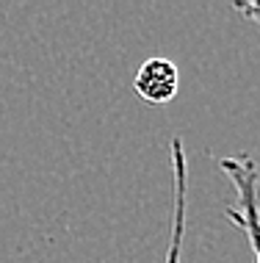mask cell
<instances>
[{"mask_svg": "<svg viewBox=\"0 0 260 263\" xmlns=\"http://www.w3.org/2000/svg\"><path fill=\"white\" fill-rule=\"evenodd\" d=\"M133 89L142 100L152 103V105H164L172 103L177 97L180 89V72L177 64L169 59H147L136 72V81H133Z\"/></svg>", "mask_w": 260, "mask_h": 263, "instance_id": "2", "label": "cell"}, {"mask_svg": "<svg viewBox=\"0 0 260 263\" xmlns=\"http://www.w3.org/2000/svg\"><path fill=\"white\" fill-rule=\"evenodd\" d=\"M172 183H174V200H172V238L166 250V263H180L183 258V238H186V213H188V169H186V147L183 139H172Z\"/></svg>", "mask_w": 260, "mask_h": 263, "instance_id": "1", "label": "cell"}, {"mask_svg": "<svg viewBox=\"0 0 260 263\" xmlns=\"http://www.w3.org/2000/svg\"><path fill=\"white\" fill-rule=\"evenodd\" d=\"M233 9L241 14V17H247L249 23H255L260 28V0H249V3H233Z\"/></svg>", "mask_w": 260, "mask_h": 263, "instance_id": "3", "label": "cell"}]
</instances>
